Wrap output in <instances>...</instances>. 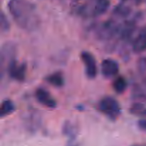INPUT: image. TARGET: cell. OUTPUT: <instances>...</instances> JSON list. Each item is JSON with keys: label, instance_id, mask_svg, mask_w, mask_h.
Wrapping results in <instances>:
<instances>
[{"label": "cell", "instance_id": "1", "mask_svg": "<svg viewBox=\"0 0 146 146\" xmlns=\"http://www.w3.org/2000/svg\"><path fill=\"white\" fill-rule=\"evenodd\" d=\"M7 7L13 20L21 29L31 32L39 28L41 19L32 2L29 0H9Z\"/></svg>", "mask_w": 146, "mask_h": 146}, {"label": "cell", "instance_id": "2", "mask_svg": "<svg viewBox=\"0 0 146 146\" xmlns=\"http://www.w3.org/2000/svg\"><path fill=\"white\" fill-rule=\"evenodd\" d=\"M109 7V0H94L91 4H86L80 7L77 12L80 16L85 18L97 17L105 14Z\"/></svg>", "mask_w": 146, "mask_h": 146}, {"label": "cell", "instance_id": "3", "mask_svg": "<svg viewBox=\"0 0 146 146\" xmlns=\"http://www.w3.org/2000/svg\"><path fill=\"white\" fill-rule=\"evenodd\" d=\"M98 109L111 121H115L121 113L119 103L111 96H105L101 98L98 104Z\"/></svg>", "mask_w": 146, "mask_h": 146}, {"label": "cell", "instance_id": "4", "mask_svg": "<svg viewBox=\"0 0 146 146\" xmlns=\"http://www.w3.org/2000/svg\"><path fill=\"white\" fill-rule=\"evenodd\" d=\"M121 24L115 20L109 19L104 21L96 27V35L98 39L101 41H109L115 38H118Z\"/></svg>", "mask_w": 146, "mask_h": 146}, {"label": "cell", "instance_id": "5", "mask_svg": "<svg viewBox=\"0 0 146 146\" xmlns=\"http://www.w3.org/2000/svg\"><path fill=\"white\" fill-rule=\"evenodd\" d=\"M17 54V44L13 41H7L2 45L0 54L1 61V74L2 75L4 69L7 68V66L16 59Z\"/></svg>", "mask_w": 146, "mask_h": 146}, {"label": "cell", "instance_id": "6", "mask_svg": "<svg viewBox=\"0 0 146 146\" xmlns=\"http://www.w3.org/2000/svg\"><path fill=\"white\" fill-rule=\"evenodd\" d=\"M6 70L10 78L19 82H23L26 78L27 65L25 62L19 63L15 59L7 66Z\"/></svg>", "mask_w": 146, "mask_h": 146}, {"label": "cell", "instance_id": "7", "mask_svg": "<svg viewBox=\"0 0 146 146\" xmlns=\"http://www.w3.org/2000/svg\"><path fill=\"white\" fill-rule=\"evenodd\" d=\"M81 58L85 66L86 75L89 79H94L98 74L96 60L91 52L84 51L81 54Z\"/></svg>", "mask_w": 146, "mask_h": 146}, {"label": "cell", "instance_id": "8", "mask_svg": "<svg viewBox=\"0 0 146 146\" xmlns=\"http://www.w3.org/2000/svg\"><path fill=\"white\" fill-rule=\"evenodd\" d=\"M23 123L25 128L29 132H36L41 126V115L38 111H29L23 118Z\"/></svg>", "mask_w": 146, "mask_h": 146}, {"label": "cell", "instance_id": "9", "mask_svg": "<svg viewBox=\"0 0 146 146\" xmlns=\"http://www.w3.org/2000/svg\"><path fill=\"white\" fill-rule=\"evenodd\" d=\"M34 96L36 101L44 106L48 108H56L57 103L51 94L44 88H38L34 93Z\"/></svg>", "mask_w": 146, "mask_h": 146}, {"label": "cell", "instance_id": "10", "mask_svg": "<svg viewBox=\"0 0 146 146\" xmlns=\"http://www.w3.org/2000/svg\"><path fill=\"white\" fill-rule=\"evenodd\" d=\"M101 70L102 75L105 78H113L119 72V64L115 60L106 58L101 62Z\"/></svg>", "mask_w": 146, "mask_h": 146}, {"label": "cell", "instance_id": "11", "mask_svg": "<svg viewBox=\"0 0 146 146\" xmlns=\"http://www.w3.org/2000/svg\"><path fill=\"white\" fill-rule=\"evenodd\" d=\"M132 50L135 54H141L146 50V26L138 31L136 37L133 40Z\"/></svg>", "mask_w": 146, "mask_h": 146}, {"label": "cell", "instance_id": "12", "mask_svg": "<svg viewBox=\"0 0 146 146\" xmlns=\"http://www.w3.org/2000/svg\"><path fill=\"white\" fill-rule=\"evenodd\" d=\"M62 133L70 140L73 141L78 134V127L74 121L67 120L62 125Z\"/></svg>", "mask_w": 146, "mask_h": 146}, {"label": "cell", "instance_id": "13", "mask_svg": "<svg viewBox=\"0 0 146 146\" xmlns=\"http://www.w3.org/2000/svg\"><path fill=\"white\" fill-rule=\"evenodd\" d=\"M45 81L48 84L56 88H61L64 85V78L63 74L60 71H56L49 74L45 78Z\"/></svg>", "mask_w": 146, "mask_h": 146}, {"label": "cell", "instance_id": "14", "mask_svg": "<svg viewBox=\"0 0 146 146\" xmlns=\"http://www.w3.org/2000/svg\"><path fill=\"white\" fill-rule=\"evenodd\" d=\"M16 106L14 102L9 99H5L2 101L0 108V116L1 118L7 116L15 111Z\"/></svg>", "mask_w": 146, "mask_h": 146}, {"label": "cell", "instance_id": "15", "mask_svg": "<svg viewBox=\"0 0 146 146\" xmlns=\"http://www.w3.org/2000/svg\"><path fill=\"white\" fill-rule=\"evenodd\" d=\"M130 113L135 116H146V105L141 102H135L130 107Z\"/></svg>", "mask_w": 146, "mask_h": 146}, {"label": "cell", "instance_id": "16", "mask_svg": "<svg viewBox=\"0 0 146 146\" xmlns=\"http://www.w3.org/2000/svg\"><path fill=\"white\" fill-rule=\"evenodd\" d=\"M128 87L126 79L122 76L117 77L113 82V88L117 94H123Z\"/></svg>", "mask_w": 146, "mask_h": 146}, {"label": "cell", "instance_id": "17", "mask_svg": "<svg viewBox=\"0 0 146 146\" xmlns=\"http://www.w3.org/2000/svg\"><path fill=\"white\" fill-rule=\"evenodd\" d=\"M132 9L130 7L125 4H121L115 7L113 9V14L120 18H127L131 15Z\"/></svg>", "mask_w": 146, "mask_h": 146}, {"label": "cell", "instance_id": "18", "mask_svg": "<svg viewBox=\"0 0 146 146\" xmlns=\"http://www.w3.org/2000/svg\"><path fill=\"white\" fill-rule=\"evenodd\" d=\"M11 24L9 19L4 14V12L1 13L0 16V29L1 33H7L9 31Z\"/></svg>", "mask_w": 146, "mask_h": 146}, {"label": "cell", "instance_id": "19", "mask_svg": "<svg viewBox=\"0 0 146 146\" xmlns=\"http://www.w3.org/2000/svg\"><path fill=\"white\" fill-rule=\"evenodd\" d=\"M137 69L141 74L146 73V56H142L137 61Z\"/></svg>", "mask_w": 146, "mask_h": 146}, {"label": "cell", "instance_id": "20", "mask_svg": "<svg viewBox=\"0 0 146 146\" xmlns=\"http://www.w3.org/2000/svg\"><path fill=\"white\" fill-rule=\"evenodd\" d=\"M138 126L141 131L146 133V119H140L138 121Z\"/></svg>", "mask_w": 146, "mask_h": 146}, {"label": "cell", "instance_id": "21", "mask_svg": "<svg viewBox=\"0 0 146 146\" xmlns=\"http://www.w3.org/2000/svg\"><path fill=\"white\" fill-rule=\"evenodd\" d=\"M124 1H131V2L133 3L135 5H139L141 2H142L143 0H123Z\"/></svg>", "mask_w": 146, "mask_h": 146}, {"label": "cell", "instance_id": "22", "mask_svg": "<svg viewBox=\"0 0 146 146\" xmlns=\"http://www.w3.org/2000/svg\"><path fill=\"white\" fill-rule=\"evenodd\" d=\"M132 146H144V145H133Z\"/></svg>", "mask_w": 146, "mask_h": 146}, {"label": "cell", "instance_id": "23", "mask_svg": "<svg viewBox=\"0 0 146 146\" xmlns=\"http://www.w3.org/2000/svg\"><path fill=\"white\" fill-rule=\"evenodd\" d=\"M68 146H78V145H68Z\"/></svg>", "mask_w": 146, "mask_h": 146}]
</instances>
